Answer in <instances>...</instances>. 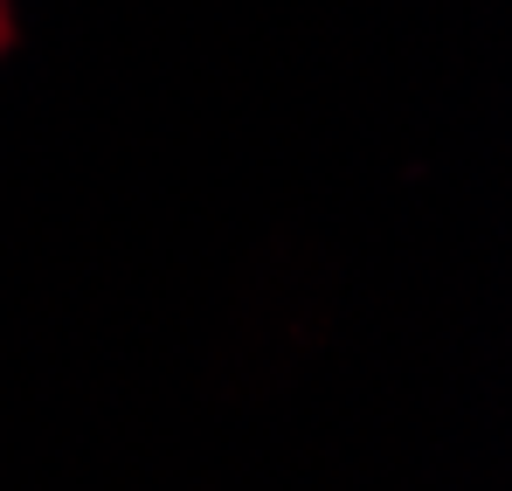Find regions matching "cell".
<instances>
[{
    "label": "cell",
    "instance_id": "obj_1",
    "mask_svg": "<svg viewBox=\"0 0 512 491\" xmlns=\"http://www.w3.org/2000/svg\"><path fill=\"white\" fill-rule=\"evenodd\" d=\"M14 42V14H7V0H0V49Z\"/></svg>",
    "mask_w": 512,
    "mask_h": 491
}]
</instances>
